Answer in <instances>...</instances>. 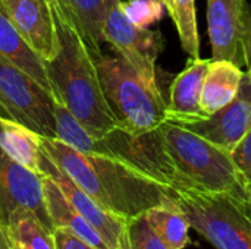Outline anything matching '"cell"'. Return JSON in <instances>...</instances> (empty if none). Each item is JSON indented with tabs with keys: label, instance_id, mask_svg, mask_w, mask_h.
<instances>
[{
	"label": "cell",
	"instance_id": "cell-1",
	"mask_svg": "<svg viewBox=\"0 0 251 249\" xmlns=\"http://www.w3.org/2000/svg\"><path fill=\"white\" fill-rule=\"evenodd\" d=\"M41 151L104 210L126 220L171 200L172 191L137 167L104 154L74 150L41 136Z\"/></svg>",
	"mask_w": 251,
	"mask_h": 249
},
{
	"label": "cell",
	"instance_id": "cell-2",
	"mask_svg": "<svg viewBox=\"0 0 251 249\" xmlns=\"http://www.w3.org/2000/svg\"><path fill=\"white\" fill-rule=\"evenodd\" d=\"M50 1L59 50L46 63V69L54 101L62 104L91 135L104 136L118 129V123L104 98L93 51L63 4L59 0Z\"/></svg>",
	"mask_w": 251,
	"mask_h": 249
},
{
	"label": "cell",
	"instance_id": "cell-3",
	"mask_svg": "<svg viewBox=\"0 0 251 249\" xmlns=\"http://www.w3.org/2000/svg\"><path fill=\"white\" fill-rule=\"evenodd\" d=\"M157 134L178 176L210 192L247 198V183L228 151L191 129L168 120L157 128Z\"/></svg>",
	"mask_w": 251,
	"mask_h": 249
},
{
	"label": "cell",
	"instance_id": "cell-4",
	"mask_svg": "<svg viewBox=\"0 0 251 249\" xmlns=\"http://www.w3.org/2000/svg\"><path fill=\"white\" fill-rule=\"evenodd\" d=\"M104 98L116 119L118 129L143 135L166 122V101L159 87L146 82L121 56L93 53Z\"/></svg>",
	"mask_w": 251,
	"mask_h": 249
},
{
	"label": "cell",
	"instance_id": "cell-5",
	"mask_svg": "<svg viewBox=\"0 0 251 249\" xmlns=\"http://www.w3.org/2000/svg\"><path fill=\"white\" fill-rule=\"evenodd\" d=\"M172 195L191 229L216 249H251V205L247 198L210 192L176 176Z\"/></svg>",
	"mask_w": 251,
	"mask_h": 249
},
{
	"label": "cell",
	"instance_id": "cell-6",
	"mask_svg": "<svg viewBox=\"0 0 251 249\" xmlns=\"http://www.w3.org/2000/svg\"><path fill=\"white\" fill-rule=\"evenodd\" d=\"M54 97L35 79L0 57V116L41 136L56 138Z\"/></svg>",
	"mask_w": 251,
	"mask_h": 249
},
{
	"label": "cell",
	"instance_id": "cell-7",
	"mask_svg": "<svg viewBox=\"0 0 251 249\" xmlns=\"http://www.w3.org/2000/svg\"><path fill=\"white\" fill-rule=\"evenodd\" d=\"M121 0H112L104 28V43L112 44L118 54L128 62L150 85H157L156 60L163 50V37L159 31L132 23L119 6Z\"/></svg>",
	"mask_w": 251,
	"mask_h": 249
},
{
	"label": "cell",
	"instance_id": "cell-8",
	"mask_svg": "<svg viewBox=\"0 0 251 249\" xmlns=\"http://www.w3.org/2000/svg\"><path fill=\"white\" fill-rule=\"evenodd\" d=\"M207 25L213 60L246 68L251 37V6L247 0H207Z\"/></svg>",
	"mask_w": 251,
	"mask_h": 249
},
{
	"label": "cell",
	"instance_id": "cell-9",
	"mask_svg": "<svg viewBox=\"0 0 251 249\" xmlns=\"http://www.w3.org/2000/svg\"><path fill=\"white\" fill-rule=\"evenodd\" d=\"M15 208L32 211L53 230L44 201L43 176L16 163L0 148V222L3 226Z\"/></svg>",
	"mask_w": 251,
	"mask_h": 249
},
{
	"label": "cell",
	"instance_id": "cell-10",
	"mask_svg": "<svg viewBox=\"0 0 251 249\" xmlns=\"http://www.w3.org/2000/svg\"><path fill=\"white\" fill-rule=\"evenodd\" d=\"M40 173L49 176L63 192L71 205L100 233L110 249H124L128 220L104 210L85 191H82L59 166L43 151L40 154Z\"/></svg>",
	"mask_w": 251,
	"mask_h": 249
},
{
	"label": "cell",
	"instance_id": "cell-11",
	"mask_svg": "<svg viewBox=\"0 0 251 249\" xmlns=\"http://www.w3.org/2000/svg\"><path fill=\"white\" fill-rule=\"evenodd\" d=\"M6 15L26 44L47 63L59 50V37L50 0H0Z\"/></svg>",
	"mask_w": 251,
	"mask_h": 249
},
{
	"label": "cell",
	"instance_id": "cell-12",
	"mask_svg": "<svg viewBox=\"0 0 251 249\" xmlns=\"http://www.w3.org/2000/svg\"><path fill=\"white\" fill-rule=\"evenodd\" d=\"M185 128L216 144L229 154L251 128V76L244 70L237 97L206 119Z\"/></svg>",
	"mask_w": 251,
	"mask_h": 249
},
{
	"label": "cell",
	"instance_id": "cell-13",
	"mask_svg": "<svg viewBox=\"0 0 251 249\" xmlns=\"http://www.w3.org/2000/svg\"><path fill=\"white\" fill-rule=\"evenodd\" d=\"M209 63V59H190L185 69L176 75L171 84L169 101L166 103L168 122L187 126L207 117L201 109L200 98Z\"/></svg>",
	"mask_w": 251,
	"mask_h": 249
},
{
	"label": "cell",
	"instance_id": "cell-14",
	"mask_svg": "<svg viewBox=\"0 0 251 249\" xmlns=\"http://www.w3.org/2000/svg\"><path fill=\"white\" fill-rule=\"evenodd\" d=\"M41 176H43V185H44L46 208H47L53 230L57 227L66 229L96 249H110L109 245L104 242V239L100 236V233L71 205V203L65 198L59 186L49 176H44V175Z\"/></svg>",
	"mask_w": 251,
	"mask_h": 249
},
{
	"label": "cell",
	"instance_id": "cell-15",
	"mask_svg": "<svg viewBox=\"0 0 251 249\" xmlns=\"http://www.w3.org/2000/svg\"><path fill=\"white\" fill-rule=\"evenodd\" d=\"M244 69L229 60H213L207 66L203 81L200 104L203 112L210 116L229 104L238 94Z\"/></svg>",
	"mask_w": 251,
	"mask_h": 249
},
{
	"label": "cell",
	"instance_id": "cell-16",
	"mask_svg": "<svg viewBox=\"0 0 251 249\" xmlns=\"http://www.w3.org/2000/svg\"><path fill=\"white\" fill-rule=\"evenodd\" d=\"M0 57L6 59L22 72L35 79L43 88L51 94L46 63L26 44L19 31L15 28L0 3ZM53 95V94H51Z\"/></svg>",
	"mask_w": 251,
	"mask_h": 249
},
{
	"label": "cell",
	"instance_id": "cell-17",
	"mask_svg": "<svg viewBox=\"0 0 251 249\" xmlns=\"http://www.w3.org/2000/svg\"><path fill=\"white\" fill-rule=\"evenodd\" d=\"M41 135L0 116V148L16 163L40 173ZM41 175V173H40Z\"/></svg>",
	"mask_w": 251,
	"mask_h": 249
},
{
	"label": "cell",
	"instance_id": "cell-18",
	"mask_svg": "<svg viewBox=\"0 0 251 249\" xmlns=\"http://www.w3.org/2000/svg\"><path fill=\"white\" fill-rule=\"evenodd\" d=\"M144 217L168 248L184 249L190 244V220L174 197L166 203L147 210Z\"/></svg>",
	"mask_w": 251,
	"mask_h": 249
},
{
	"label": "cell",
	"instance_id": "cell-19",
	"mask_svg": "<svg viewBox=\"0 0 251 249\" xmlns=\"http://www.w3.org/2000/svg\"><path fill=\"white\" fill-rule=\"evenodd\" d=\"M72 16L84 41L93 53L101 51L103 28L112 0H59Z\"/></svg>",
	"mask_w": 251,
	"mask_h": 249
},
{
	"label": "cell",
	"instance_id": "cell-20",
	"mask_svg": "<svg viewBox=\"0 0 251 249\" xmlns=\"http://www.w3.org/2000/svg\"><path fill=\"white\" fill-rule=\"evenodd\" d=\"M4 229L21 249H56L53 230L26 208H15Z\"/></svg>",
	"mask_w": 251,
	"mask_h": 249
},
{
	"label": "cell",
	"instance_id": "cell-21",
	"mask_svg": "<svg viewBox=\"0 0 251 249\" xmlns=\"http://www.w3.org/2000/svg\"><path fill=\"white\" fill-rule=\"evenodd\" d=\"M165 9L172 18L182 50L191 57H200V35L197 26L196 0H162Z\"/></svg>",
	"mask_w": 251,
	"mask_h": 249
},
{
	"label": "cell",
	"instance_id": "cell-22",
	"mask_svg": "<svg viewBox=\"0 0 251 249\" xmlns=\"http://www.w3.org/2000/svg\"><path fill=\"white\" fill-rule=\"evenodd\" d=\"M124 249H171L153 232L144 214L129 219L126 223Z\"/></svg>",
	"mask_w": 251,
	"mask_h": 249
},
{
	"label": "cell",
	"instance_id": "cell-23",
	"mask_svg": "<svg viewBox=\"0 0 251 249\" xmlns=\"http://www.w3.org/2000/svg\"><path fill=\"white\" fill-rule=\"evenodd\" d=\"M119 6L132 23L144 28L159 21L165 7L162 0H121Z\"/></svg>",
	"mask_w": 251,
	"mask_h": 249
},
{
	"label": "cell",
	"instance_id": "cell-24",
	"mask_svg": "<svg viewBox=\"0 0 251 249\" xmlns=\"http://www.w3.org/2000/svg\"><path fill=\"white\" fill-rule=\"evenodd\" d=\"M231 157L240 172V175L243 176V179L246 181L247 185L251 183V128L249 132L244 135V138L238 142V145L234 148V151L231 153Z\"/></svg>",
	"mask_w": 251,
	"mask_h": 249
},
{
	"label": "cell",
	"instance_id": "cell-25",
	"mask_svg": "<svg viewBox=\"0 0 251 249\" xmlns=\"http://www.w3.org/2000/svg\"><path fill=\"white\" fill-rule=\"evenodd\" d=\"M53 238H54L56 249H96L66 229H59V227L54 229Z\"/></svg>",
	"mask_w": 251,
	"mask_h": 249
},
{
	"label": "cell",
	"instance_id": "cell-26",
	"mask_svg": "<svg viewBox=\"0 0 251 249\" xmlns=\"http://www.w3.org/2000/svg\"><path fill=\"white\" fill-rule=\"evenodd\" d=\"M6 242H7V233H6L4 226H3L1 222H0V249H4Z\"/></svg>",
	"mask_w": 251,
	"mask_h": 249
},
{
	"label": "cell",
	"instance_id": "cell-27",
	"mask_svg": "<svg viewBox=\"0 0 251 249\" xmlns=\"http://www.w3.org/2000/svg\"><path fill=\"white\" fill-rule=\"evenodd\" d=\"M4 249H21L9 236H7V242H6V247H4Z\"/></svg>",
	"mask_w": 251,
	"mask_h": 249
},
{
	"label": "cell",
	"instance_id": "cell-28",
	"mask_svg": "<svg viewBox=\"0 0 251 249\" xmlns=\"http://www.w3.org/2000/svg\"><path fill=\"white\" fill-rule=\"evenodd\" d=\"M246 72L251 73V44L249 48V54H247V65H246Z\"/></svg>",
	"mask_w": 251,
	"mask_h": 249
},
{
	"label": "cell",
	"instance_id": "cell-29",
	"mask_svg": "<svg viewBox=\"0 0 251 249\" xmlns=\"http://www.w3.org/2000/svg\"><path fill=\"white\" fill-rule=\"evenodd\" d=\"M247 200H249V203H250L251 205V183L247 185Z\"/></svg>",
	"mask_w": 251,
	"mask_h": 249
},
{
	"label": "cell",
	"instance_id": "cell-30",
	"mask_svg": "<svg viewBox=\"0 0 251 249\" xmlns=\"http://www.w3.org/2000/svg\"><path fill=\"white\" fill-rule=\"evenodd\" d=\"M247 73H249V72H247ZM249 75H250V76H251V73H249Z\"/></svg>",
	"mask_w": 251,
	"mask_h": 249
}]
</instances>
